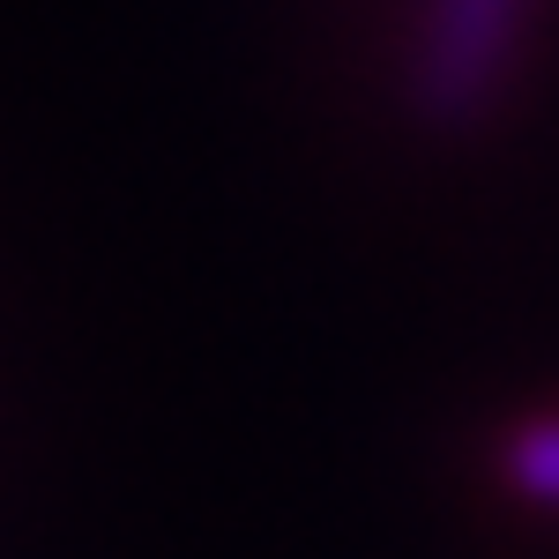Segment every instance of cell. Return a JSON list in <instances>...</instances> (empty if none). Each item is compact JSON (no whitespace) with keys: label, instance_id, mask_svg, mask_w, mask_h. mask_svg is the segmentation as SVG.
Masks as SVG:
<instances>
[{"label":"cell","instance_id":"6da1fadb","mask_svg":"<svg viewBox=\"0 0 559 559\" xmlns=\"http://www.w3.org/2000/svg\"><path fill=\"white\" fill-rule=\"evenodd\" d=\"M522 0H432L418 38V105L440 128H463L477 105L500 90L515 52Z\"/></svg>","mask_w":559,"mask_h":559},{"label":"cell","instance_id":"7a4b0ae2","mask_svg":"<svg viewBox=\"0 0 559 559\" xmlns=\"http://www.w3.org/2000/svg\"><path fill=\"white\" fill-rule=\"evenodd\" d=\"M508 477H515L522 492H537V500H559V418H537V426L515 432Z\"/></svg>","mask_w":559,"mask_h":559}]
</instances>
